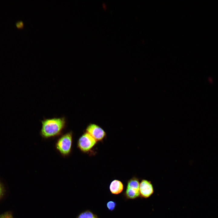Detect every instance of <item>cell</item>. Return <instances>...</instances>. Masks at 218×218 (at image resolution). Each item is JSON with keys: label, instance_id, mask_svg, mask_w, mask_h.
Returning <instances> with one entry per match:
<instances>
[{"label": "cell", "instance_id": "1", "mask_svg": "<svg viewBox=\"0 0 218 218\" xmlns=\"http://www.w3.org/2000/svg\"><path fill=\"white\" fill-rule=\"evenodd\" d=\"M41 123L40 135L47 139L60 135L65 127L66 121L64 117L53 118L44 119Z\"/></svg>", "mask_w": 218, "mask_h": 218}, {"label": "cell", "instance_id": "10", "mask_svg": "<svg viewBox=\"0 0 218 218\" xmlns=\"http://www.w3.org/2000/svg\"><path fill=\"white\" fill-rule=\"evenodd\" d=\"M15 25L18 28L23 29L24 28V23L22 20H20L16 21L15 22Z\"/></svg>", "mask_w": 218, "mask_h": 218}, {"label": "cell", "instance_id": "3", "mask_svg": "<svg viewBox=\"0 0 218 218\" xmlns=\"http://www.w3.org/2000/svg\"><path fill=\"white\" fill-rule=\"evenodd\" d=\"M140 184L139 179L135 177H133L128 180L124 193L127 198L134 199L140 196Z\"/></svg>", "mask_w": 218, "mask_h": 218}, {"label": "cell", "instance_id": "2", "mask_svg": "<svg viewBox=\"0 0 218 218\" xmlns=\"http://www.w3.org/2000/svg\"><path fill=\"white\" fill-rule=\"evenodd\" d=\"M72 143L73 133L70 131L61 135L57 140L55 147L62 156L67 157L71 152Z\"/></svg>", "mask_w": 218, "mask_h": 218}, {"label": "cell", "instance_id": "5", "mask_svg": "<svg viewBox=\"0 0 218 218\" xmlns=\"http://www.w3.org/2000/svg\"><path fill=\"white\" fill-rule=\"evenodd\" d=\"M86 132L89 134L97 141L103 140L106 136L104 130L98 125L94 124H89L86 129Z\"/></svg>", "mask_w": 218, "mask_h": 218}, {"label": "cell", "instance_id": "6", "mask_svg": "<svg viewBox=\"0 0 218 218\" xmlns=\"http://www.w3.org/2000/svg\"><path fill=\"white\" fill-rule=\"evenodd\" d=\"M154 188L150 181L142 180L140 184V192L141 197L144 198L150 197L154 193Z\"/></svg>", "mask_w": 218, "mask_h": 218}, {"label": "cell", "instance_id": "7", "mask_svg": "<svg viewBox=\"0 0 218 218\" xmlns=\"http://www.w3.org/2000/svg\"><path fill=\"white\" fill-rule=\"evenodd\" d=\"M124 189L122 183L119 180H114L111 183L109 189L111 193L114 194H118L121 193Z\"/></svg>", "mask_w": 218, "mask_h": 218}, {"label": "cell", "instance_id": "4", "mask_svg": "<svg viewBox=\"0 0 218 218\" xmlns=\"http://www.w3.org/2000/svg\"><path fill=\"white\" fill-rule=\"evenodd\" d=\"M96 143L97 141L95 139L85 132L79 138L77 146L81 151L83 153H87L93 148Z\"/></svg>", "mask_w": 218, "mask_h": 218}, {"label": "cell", "instance_id": "11", "mask_svg": "<svg viewBox=\"0 0 218 218\" xmlns=\"http://www.w3.org/2000/svg\"><path fill=\"white\" fill-rule=\"evenodd\" d=\"M0 218H13V217L11 213H7L1 216Z\"/></svg>", "mask_w": 218, "mask_h": 218}, {"label": "cell", "instance_id": "9", "mask_svg": "<svg viewBox=\"0 0 218 218\" xmlns=\"http://www.w3.org/2000/svg\"><path fill=\"white\" fill-rule=\"evenodd\" d=\"M116 203L113 201H108L107 203V206L110 211H112L114 210L116 206Z\"/></svg>", "mask_w": 218, "mask_h": 218}, {"label": "cell", "instance_id": "12", "mask_svg": "<svg viewBox=\"0 0 218 218\" xmlns=\"http://www.w3.org/2000/svg\"><path fill=\"white\" fill-rule=\"evenodd\" d=\"M3 188L1 184L0 183V197L2 196L3 193Z\"/></svg>", "mask_w": 218, "mask_h": 218}, {"label": "cell", "instance_id": "8", "mask_svg": "<svg viewBox=\"0 0 218 218\" xmlns=\"http://www.w3.org/2000/svg\"><path fill=\"white\" fill-rule=\"evenodd\" d=\"M77 218H98L96 215L89 210L85 211L81 213Z\"/></svg>", "mask_w": 218, "mask_h": 218}]
</instances>
